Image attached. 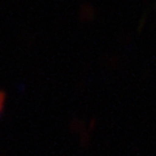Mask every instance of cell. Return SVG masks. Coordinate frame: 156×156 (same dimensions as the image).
<instances>
[{"instance_id":"1","label":"cell","mask_w":156,"mask_h":156,"mask_svg":"<svg viewBox=\"0 0 156 156\" xmlns=\"http://www.w3.org/2000/svg\"><path fill=\"white\" fill-rule=\"evenodd\" d=\"M3 101H4V94H3V92H0V109H2Z\"/></svg>"}]
</instances>
